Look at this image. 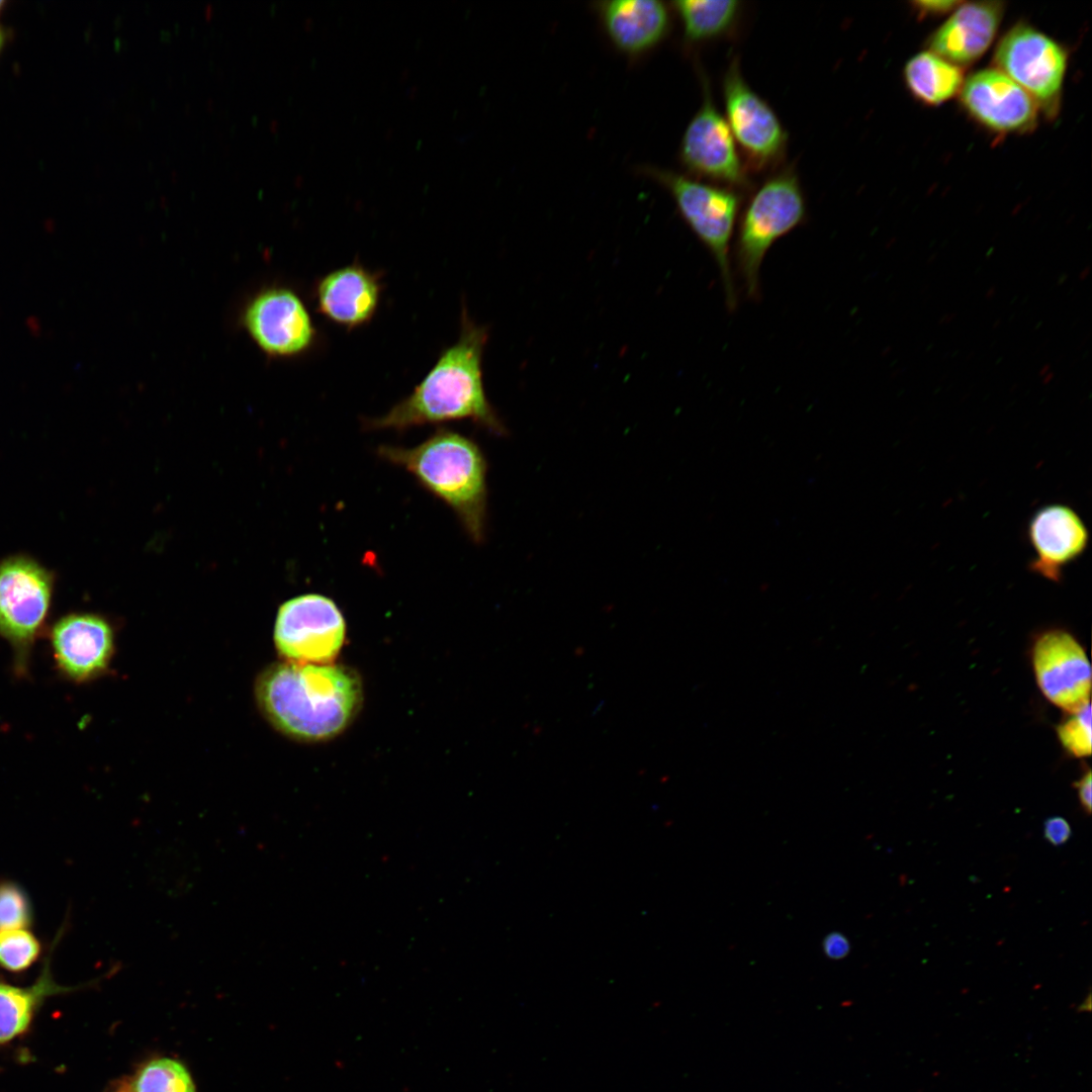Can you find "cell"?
<instances>
[{
	"label": "cell",
	"mask_w": 1092,
	"mask_h": 1092,
	"mask_svg": "<svg viewBox=\"0 0 1092 1092\" xmlns=\"http://www.w3.org/2000/svg\"><path fill=\"white\" fill-rule=\"evenodd\" d=\"M725 119L747 171L761 173L785 160L789 134L772 107L745 80L738 56L722 78Z\"/></svg>",
	"instance_id": "cell-7"
},
{
	"label": "cell",
	"mask_w": 1092,
	"mask_h": 1092,
	"mask_svg": "<svg viewBox=\"0 0 1092 1092\" xmlns=\"http://www.w3.org/2000/svg\"><path fill=\"white\" fill-rule=\"evenodd\" d=\"M243 323L251 338L269 356L305 353L315 340V328L292 290L276 286L259 292L246 306Z\"/></svg>",
	"instance_id": "cell-11"
},
{
	"label": "cell",
	"mask_w": 1092,
	"mask_h": 1092,
	"mask_svg": "<svg viewBox=\"0 0 1092 1092\" xmlns=\"http://www.w3.org/2000/svg\"><path fill=\"white\" fill-rule=\"evenodd\" d=\"M1032 664L1038 688L1054 705L1073 713L1090 703L1091 666L1072 634L1062 629L1041 633Z\"/></svg>",
	"instance_id": "cell-13"
},
{
	"label": "cell",
	"mask_w": 1092,
	"mask_h": 1092,
	"mask_svg": "<svg viewBox=\"0 0 1092 1092\" xmlns=\"http://www.w3.org/2000/svg\"><path fill=\"white\" fill-rule=\"evenodd\" d=\"M996 293L997 287L995 285H991L985 292V298L991 299L996 295Z\"/></svg>",
	"instance_id": "cell-33"
},
{
	"label": "cell",
	"mask_w": 1092,
	"mask_h": 1092,
	"mask_svg": "<svg viewBox=\"0 0 1092 1092\" xmlns=\"http://www.w3.org/2000/svg\"><path fill=\"white\" fill-rule=\"evenodd\" d=\"M346 622L338 605L321 594L284 602L276 616L274 641L279 653L298 664H330L345 640Z\"/></svg>",
	"instance_id": "cell-10"
},
{
	"label": "cell",
	"mask_w": 1092,
	"mask_h": 1092,
	"mask_svg": "<svg viewBox=\"0 0 1092 1092\" xmlns=\"http://www.w3.org/2000/svg\"><path fill=\"white\" fill-rule=\"evenodd\" d=\"M377 454L408 471L457 516L469 537L483 540L486 518V461L471 439L439 428L421 444L381 445Z\"/></svg>",
	"instance_id": "cell-3"
},
{
	"label": "cell",
	"mask_w": 1092,
	"mask_h": 1092,
	"mask_svg": "<svg viewBox=\"0 0 1092 1092\" xmlns=\"http://www.w3.org/2000/svg\"><path fill=\"white\" fill-rule=\"evenodd\" d=\"M54 574L26 555L0 561V638L12 650L18 679L30 672L32 650L46 632L54 595Z\"/></svg>",
	"instance_id": "cell-6"
},
{
	"label": "cell",
	"mask_w": 1092,
	"mask_h": 1092,
	"mask_svg": "<svg viewBox=\"0 0 1092 1092\" xmlns=\"http://www.w3.org/2000/svg\"><path fill=\"white\" fill-rule=\"evenodd\" d=\"M488 333L462 312L457 341L444 349L413 392L385 415L367 422L374 430L404 431L426 424L469 419L503 435L505 427L487 400L481 362Z\"/></svg>",
	"instance_id": "cell-1"
},
{
	"label": "cell",
	"mask_w": 1092,
	"mask_h": 1092,
	"mask_svg": "<svg viewBox=\"0 0 1092 1092\" xmlns=\"http://www.w3.org/2000/svg\"><path fill=\"white\" fill-rule=\"evenodd\" d=\"M121 1092H196L188 1069L172 1058H157L143 1065Z\"/></svg>",
	"instance_id": "cell-23"
},
{
	"label": "cell",
	"mask_w": 1092,
	"mask_h": 1092,
	"mask_svg": "<svg viewBox=\"0 0 1092 1092\" xmlns=\"http://www.w3.org/2000/svg\"><path fill=\"white\" fill-rule=\"evenodd\" d=\"M960 92L966 111L994 132H1026L1036 124V103L998 69L989 68L975 72L964 81Z\"/></svg>",
	"instance_id": "cell-14"
},
{
	"label": "cell",
	"mask_w": 1092,
	"mask_h": 1092,
	"mask_svg": "<svg viewBox=\"0 0 1092 1092\" xmlns=\"http://www.w3.org/2000/svg\"><path fill=\"white\" fill-rule=\"evenodd\" d=\"M381 290L380 276L354 262L320 278L313 296L321 314L351 330L372 320Z\"/></svg>",
	"instance_id": "cell-16"
},
{
	"label": "cell",
	"mask_w": 1092,
	"mask_h": 1092,
	"mask_svg": "<svg viewBox=\"0 0 1092 1092\" xmlns=\"http://www.w3.org/2000/svg\"><path fill=\"white\" fill-rule=\"evenodd\" d=\"M1091 787H1092L1091 771H1090V769H1087L1082 775L1081 779L1078 782H1076L1075 788L1077 789L1078 797H1079V801L1081 803V806L1088 815L1091 813V808H1092V805H1091V801H1092Z\"/></svg>",
	"instance_id": "cell-30"
},
{
	"label": "cell",
	"mask_w": 1092,
	"mask_h": 1092,
	"mask_svg": "<svg viewBox=\"0 0 1092 1092\" xmlns=\"http://www.w3.org/2000/svg\"><path fill=\"white\" fill-rule=\"evenodd\" d=\"M6 38H7V31L3 26L0 25V52H1L3 46H4L5 41H6Z\"/></svg>",
	"instance_id": "cell-34"
},
{
	"label": "cell",
	"mask_w": 1092,
	"mask_h": 1092,
	"mask_svg": "<svg viewBox=\"0 0 1092 1092\" xmlns=\"http://www.w3.org/2000/svg\"><path fill=\"white\" fill-rule=\"evenodd\" d=\"M905 82L915 98L927 105H939L956 94L964 84L963 69L932 52L911 58L904 69Z\"/></svg>",
	"instance_id": "cell-21"
},
{
	"label": "cell",
	"mask_w": 1092,
	"mask_h": 1092,
	"mask_svg": "<svg viewBox=\"0 0 1092 1092\" xmlns=\"http://www.w3.org/2000/svg\"><path fill=\"white\" fill-rule=\"evenodd\" d=\"M956 317H957V313H956V312H947V313H944V314H943V315H941V317H940V318L938 320V325H940V326H942V325H948V324H950V323H951L952 321H954V318H956Z\"/></svg>",
	"instance_id": "cell-31"
},
{
	"label": "cell",
	"mask_w": 1092,
	"mask_h": 1092,
	"mask_svg": "<svg viewBox=\"0 0 1092 1092\" xmlns=\"http://www.w3.org/2000/svg\"><path fill=\"white\" fill-rule=\"evenodd\" d=\"M48 637L59 675L83 684L103 674L114 649L109 622L92 613H70L59 618Z\"/></svg>",
	"instance_id": "cell-12"
},
{
	"label": "cell",
	"mask_w": 1092,
	"mask_h": 1092,
	"mask_svg": "<svg viewBox=\"0 0 1092 1092\" xmlns=\"http://www.w3.org/2000/svg\"><path fill=\"white\" fill-rule=\"evenodd\" d=\"M825 956L831 960L844 959L850 951V943L847 937L839 931L827 934L822 942Z\"/></svg>",
	"instance_id": "cell-28"
},
{
	"label": "cell",
	"mask_w": 1092,
	"mask_h": 1092,
	"mask_svg": "<svg viewBox=\"0 0 1092 1092\" xmlns=\"http://www.w3.org/2000/svg\"><path fill=\"white\" fill-rule=\"evenodd\" d=\"M256 696L268 720L304 741L331 739L354 720L363 700L358 675L331 664L279 663L261 673Z\"/></svg>",
	"instance_id": "cell-2"
},
{
	"label": "cell",
	"mask_w": 1092,
	"mask_h": 1092,
	"mask_svg": "<svg viewBox=\"0 0 1092 1092\" xmlns=\"http://www.w3.org/2000/svg\"><path fill=\"white\" fill-rule=\"evenodd\" d=\"M1000 323H1001V320H1000V318L996 320V321H995V322L993 323V325H992V328H993V329H997V328H998V327L1000 326Z\"/></svg>",
	"instance_id": "cell-38"
},
{
	"label": "cell",
	"mask_w": 1092,
	"mask_h": 1092,
	"mask_svg": "<svg viewBox=\"0 0 1092 1092\" xmlns=\"http://www.w3.org/2000/svg\"><path fill=\"white\" fill-rule=\"evenodd\" d=\"M807 217L805 195L793 166L770 174L739 213L734 261L748 297L759 298V272L765 254Z\"/></svg>",
	"instance_id": "cell-4"
},
{
	"label": "cell",
	"mask_w": 1092,
	"mask_h": 1092,
	"mask_svg": "<svg viewBox=\"0 0 1092 1092\" xmlns=\"http://www.w3.org/2000/svg\"><path fill=\"white\" fill-rule=\"evenodd\" d=\"M1090 272H1091V266L1090 265H1087V266L1083 267L1081 269V271L1079 272V280H1081V281L1086 280L1088 278V276L1090 275Z\"/></svg>",
	"instance_id": "cell-32"
},
{
	"label": "cell",
	"mask_w": 1092,
	"mask_h": 1092,
	"mask_svg": "<svg viewBox=\"0 0 1092 1092\" xmlns=\"http://www.w3.org/2000/svg\"><path fill=\"white\" fill-rule=\"evenodd\" d=\"M670 5L679 17L687 46L734 33L744 10V3L739 0H678Z\"/></svg>",
	"instance_id": "cell-20"
},
{
	"label": "cell",
	"mask_w": 1092,
	"mask_h": 1092,
	"mask_svg": "<svg viewBox=\"0 0 1092 1092\" xmlns=\"http://www.w3.org/2000/svg\"><path fill=\"white\" fill-rule=\"evenodd\" d=\"M41 953V943L27 928L0 931V969L12 974L29 970Z\"/></svg>",
	"instance_id": "cell-24"
},
{
	"label": "cell",
	"mask_w": 1092,
	"mask_h": 1092,
	"mask_svg": "<svg viewBox=\"0 0 1092 1092\" xmlns=\"http://www.w3.org/2000/svg\"><path fill=\"white\" fill-rule=\"evenodd\" d=\"M1004 13L1002 2H963L929 37L930 52L962 68L992 44Z\"/></svg>",
	"instance_id": "cell-17"
},
{
	"label": "cell",
	"mask_w": 1092,
	"mask_h": 1092,
	"mask_svg": "<svg viewBox=\"0 0 1092 1092\" xmlns=\"http://www.w3.org/2000/svg\"><path fill=\"white\" fill-rule=\"evenodd\" d=\"M1058 735L1064 747L1077 757L1091 753V705L1083 706L1072 713L1058 727Z\"/></svg>",
	"instance_id": "cell-26"
},
{
	"label": "cell",
	"mask_w": 1092,
	"mask_h": 1092,
	"mask_svg": "<svg viewBox=\"0 0 1092 1092\" xmlns=\"http://www.w3.org/2000/svg\"><path fill=\"white\" fill-rule=\"evenodd\" d=\"M645 172L672 196L679 214L712 255L719 269L729 309L737 305L731 264V242L743 201L742 193L658 167Z\"/></svg>",
	"instance_id": "cell-5"
},
{
	"label": "cell",
	"mask_w": 1092,
	"mask_h": 1092,
	"mask_svg": "<svg viewBox=\"0 0 1092 1092\" xmlns=\"http://www.w3.org/2000/svg\"><path fill=\"white\" fill-rule=\"evenodd\" d=\"M936 258H937V253H933V254H932V255H931V256H930V257L928 258V260H927V264H931V263H933V262L935 261V259H936Z\"/></svg>",
	"instance_id": "cell-37"
},
{
	"label": "cell",
	"mask_w": 1092,
	"mask_h": 1092,
	"mask_svg": "<svg viewBox=\"0 0 1092 1092\" xmlns=\"http://www.w3.org/2000/svg\"><path fill=\"white\" fill-rule=\"evenodd\" d=\"M962 1L950 0H938V1H914L912 2L913 8L917 11L919 16H932L942 15L947 12L953 11L959 7Z\"/></svg>",
	"instance_id": "cell-29"
},
{
	"label": "cell",
	"mask_w": 1092,
	"mask_h": 1092,
	"mask_svg": "<svg viewBox=\"0 0 1092 1092\" xmlns=\"http://www.w3.org/2000/svg\"><path fill=\"white\" fill-rule=\"evenodd\" d=\"M605 31L621 52L636 56L660 43L670 30V11L657 0H611L600 2Z\"/></svg>",
	"instance_id": "cell-18"
},
{
	"label": "cell",
	"mask_w": 1092,
	"mask_h": 1092,
	"mask_svg": "<svg viewBox=\"0 0 1092 1092\" xmlns=\"http://www.w3.org/2000/svg\"><path fill=\"white\" fill-rule=\"evenodd\" d=\"M1050 371H1051V365H1050V364H1043V365H1042V366L1040 367L1039 371H1038V375H1039L1040 377H1042V376H1044V375H1045L1046 373H1049Z\"/></svg>",
	"instance_id": "cell-36"
},
{
	"label": "cell",
	"mask_w": 1092,
	"mask_h": 1092,
	"mask_svg": "<svg viewBox=\"0 0 1092 1092\" xmlns=\"http://www.w3.org/2000/svg\"><path fill=\"white\" fill-rule=\"evenodd\" d=\"M112 1092H113V1091H112ZM114 1092H121V1091H120V1090L118 1089V1090H116V1091H114Z\"/></svg>",
	"instance_id": "cell-40"
},
{
	"label": "cell",
	"mask_w": 1092,
	"mask_h": 1092,
	"mask_svg": "<svg viewBox=\"0 0 1092 1092\" xmlns=\"http://www.w3.org/2000/svg\"><path fill=\"white\" fill-rule=\"evenodd\" d=\"M702 103L687 125L679 144L680 164L693 177L743 192L751 180L723 114L716 106L710 80L702 68Z\"/></svg>",
	"instance_id": "cell-8"
},
{
	"label": "cell",
	"mask_w": 1092,
	"mask_h": 1092,
	"mask_svg": "<svg viewBox=\"0 0 1092 1092\" xmlns=\"http://www.w3.org/2000/svg\"><path fill=\"white\" fill-rule=\"evenodd\" d=\"M33 910L26 891L16 882L0 880V931L29 928Z\"/></svg>",
	"instance_id": "cell-25"
},
{
	"label": "cell",
	"mask_w": 1092,
	"mask_h": 1092,
	"mask_svg": "<svg viewBox=\"0 0 1092 1092\" xmlns=\"http://www.w3.org/2000/svg\"><path fill=\"white\" fill-rule=\"evenodd\" d=\"M5 4H6L5 0H0V13L4 9Z\"/></svg>",
	"instance_id": "cell-39"
},
{
	"label": "cell",
	"mask_w": 1092,
	"mask_h": 1092,
	"mask_svg": "<svg viewBox=\"0 0 1092 1092\" xmlns=\"http://www.w3.org/2000/svg\"><path fill=\"white\" fill-rule=\"evenodd\" d=\"M149 879L161 893L179 898L195 886L200 864L195 852L184 842L173 841L157 847L148 863Z\"/></svg>",
	"instance_id": "cell-22"
},
{
	"label": "cell",
	"mask_w": 1092,
	"mask_h": 1092,
	"mask_svg": "<svg viewBox=\"0 0 1092 1092\" xmlns=\"http://www.w3.org/2000/svg\"><path fill=\"white\" fill-rule=\"evenodd\" d=\"M78 988L55 981L49 957L34 983L28 986L12 985L0 980V1048L30 1032L36 1015L49 998Z\"/></svg>",
	"instance_id": "cell-19"
},
{
	"label": "cell",
	"mask_w": 1092,
	"mask_h": 1092,
	"mask_svg": "<svg viewBox=\"0 0 1092 1092\" xmlns=\"http://www.w3.org/2000/svg\"><path fill=\"white\" fill-rule=\"evenodd\" d=\"M1054 378H1055V373L1053 371H1050L1049 373H1046L1044 376L1041 377L1042 384L1046 385V384L1051 383L1054 380Z\"/></svg>",
	"instance_id": "cell-35"
},
{
	"label": "cell",
	"mask_w": 1092,
	"mask_h": 1092,
	"mask_svg": "<svg viewBox=\"0 0 1092 1092\" xmlns=\"http://www.w3.org/2000/svg\"><path fill=\"white\" fill-rule=\"evenodd\" d=\"M1026 536L1033 551L1029 571L1056 583L1063 580L1065 568L1080 558L1089 544L1083 519L1073 508L1060 503L1034 512Z\"/></svg>",
	"instance_id": "cell-15"
},
{
	"label": "cell",
	"mask_w": 1092,
	"mask_h": 1092,
	"mask_svg": "<svg viewBox=\"0 0 1092 1092\" xmlns=\"http://www.w3.org/2000/svg\"><path fill=\"white\" fill-rule=\"evenodd\" d=\"M996 69L1019 85L1049 117L1058 114L1068 66L1066 50L1034 27L1018 23L1000 39Z\"/></svg>",
	"instance_id": "cell-9"
},
{
	"label": "cell",
	"mask_w": 1092,
	"mask_h": 1092,
	"mask_svg": "<svg viewBox=\"0 0 1092 1092\" xmlns=\"http://www.w3.org/2000/svg\"><path fill=\"white\" fill-rule=\"evenodd\" d=\"M1072 834L1070 824L1063 817H1050L1043 824V837L1054 846L1066 843Z\"/></svg>",
	"instance_id": "cell-27"
}]
</instances>
